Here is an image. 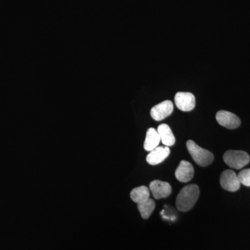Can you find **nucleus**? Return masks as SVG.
<instances>
[{"label": "nucleus", "instance_id": "7ed1b4c3", "mask_svg": "<svg viewBox=\"0 0 250 250\" xmlns=\"http://www.w3.org/2000/svg\"><path fill=\"white\" fill-rule=\"evenodd\" d=\"M223 160L231 168L239 170L249 164L250 158L244 151L228 150L224 154Z\"/></svg>", "mask_w": 250, "mask_h": 250}, {"label": "nucleus", "instance_id": "4468645a", "mask_svg": "<svg viewBox=\"0 0 250 250\" xmlns=\"http://www.w3.org/2000/svg\"><path fill=\"white\" fill-rule=\"evenodd\" d=\"M155 207V202L151 198L142 203L138 204V209L139 210L143 219L149 218L152 215V212L154 211Z\"/></svg>", "mask_w": 250, "mask_h": 250}, {"label": "nucleus", "instance_id": "423d86ee", "mask_svg": "<svg viewBox=\"0 0 250 250\" xmlns=\"http://www.w3.org/2000/svg\"><path fill=\"white\" fill-rule=\"evenodd\" d=\"M173 109V104L172 102L170 100H166L152 108L150 111L151 116L154 121H163L172 114Z\"/></svg>", "mask_w": 250, "mask_h": 250}, {"label": "nucleus", "instance_id": "f03ea898", "mask_svg": "<svg viewBox=\"0 0 250 250\" xmlns=\"http://www.w3.org/2000/svg\"><path fill=\"white\" fill-rule=\"evenodd\" d=\"M187 146L188 151L191 155L192 159L195 161L197 165L202 167H207L213 163L214 156L213 153L207 149H203L191 140L187 141Z\"/></svg>", "mask_w": 250, "mask_h": 250}, {"label": "nucleus", "instance_id": "f8f14e48", "mask_svg": "<svg viewBox=\"0 0 250 250\" xmlns=\"http://www.w3.org/2000/svg\"><path fill=\"white\" fill-rule=\"evenodd\" d=\"M157 131L160 136L161 141H162L163 144L167 147L174 146L175 143V138H174L173 133L168 125L166 124L159 125Z\"/></svg>", "mask_w": 250, "mask_h": 250}, {"label": "nucleus", "instance_id": "39448f33", "mask_svg": "<svg viewBox=\"0 0 250 250\" xmlns=\"http://www.w3.org/2000/svg\"><path fill=\"white\" fill-rule=\"evenodd\" d=\"M174 103L182 111H190L195 107V98L191 93L179 92L174 97Z\"/></svg>", "mask_w": 250, "mask_h": 250}, {"label": "nucleus", "instance_id": "f257e3e1", "mask_svg": "<svg viewBox=\"0 0 250 250\" xmlns=\"http://www.w3.org/2000/svg\"><path fill=\"white\" fill-rule=\"evenodd\" d=\"M200 196V188L196 184L186 186L180 190L176 200L177 209L187 212L195 206Z\"/></svg>", "mask_w": 250, "mask_h": 250}, {"label": "nucleus", "instance_id": "2eb2a0df", "mask_svg": "<svg viewBox=\"0 0 250 250\" xmlns=\"http://www.w3.org/2000/svg\"><path fill=\"white\" fill-rule=\"evenodd\" d=\"M241 184L250 187V169H245L239 172L238 174Z\"/></svg>", "mask_w": 250, "mask_h": 250}, {"label": "nucleus", "instance_id": "20e7f679", "mask_svg": "<svg viewBox=\"0 0 250 250\" xmlns=\"http://www.w3.org/2000/svg\"><path fill=\"white\" fill-rule=\"evenodd\" d=\"M220 185L225 190L235 192L241 187V182L234 171L227 170L220 176Z\"/></svg>", "mask_w": 250, "mask_h": 250}, {"label": "nucleus", "instance_id": "9d476101", "mask_svg": "<svg viewBox=\"0 0 250 250\" xmlns=\"http://www.w3.org/2000/svg\"><path fill=\"white\" fill-rule=\"evenodd\" d=\"M170 153V149L169 147H157L152 151L149 152L146 157V161L148 164L152 166L158 165L165 160L166 158L169 156Z\"/></svg>", "mask_w": 250, "mask_h": 250}, {"label": "nucleus", "instance_id": "6e6552de", "mask_svg": "<svg viewBox=\"0 0 250 250\" xmlns=\"http://www.w3.org/2000/svg\"><path fill=\"white\" fill-rule=\"evenodd\" d=\"M149 190L152 192L153 197L156 200H159L170 196L172 187L167 182L154 180L149 184Z\"/></svg>", "mask_w": 250, "mask_h": 250}, {"label": "nucleus", "instance_id": "1a4fd4ad", "mask_svg": "<svg viewBox=\"0 0 250 250\" xmlns=\"http://www.w3.org/2000/svg\"><path fill=\"white\" fill-rule=\"evenodd\" d=\"M193 166L190 163L187 161H182L175 171V177L177 180L183 183H187L193 178Z\"/></svg>", "mask_w": 250, "mask_h": 250}, {"label": "nucleus", "instance_id": "0eeeda50", "mask_svg": "<svg viewBox=\"0 0 250 250\" xmlns=\"http://www.w3.org/2000/svg\"><path fill=\"white\" fill-rule=\"evenodd\" d=\"M216 121L224 127L234 129L241 125V120L236 115L229 111H220L216 113Z\"/></svg>", "mask_w": 250, "mask_h": 250}, {"label": "nucleus", "instance_id": "9b49d317", "mask_svg": "<svg viewBox=\"0 0 250 250\" xmlns=\"http://www.w3.org/2000/svg\"><path fill=\"white\" fill-rule=\"evenodd\" d=\"M161 141L160 136L157 130L154 128H149L146 134V140L144 142V149L147 152H151L159 146Z\"/></svg>", "mask_w": 250, "mask_h": 250}, {"label": "nucleus", "instance_id": "ddd939ff", "mask_svg": "<svg viewBox=\"0 0 250 250\" xmlns=\"http://www.w3.org/2000/svg\"><path fill=\"white\" fill-rule=\"evenodd\" d=\"M130 197L136 203H142L150 198V192L147 187L141 186L133 189L130 193Z\"/></svg>", "mask_w": 250, "mask_h": 250}]
</instances>
